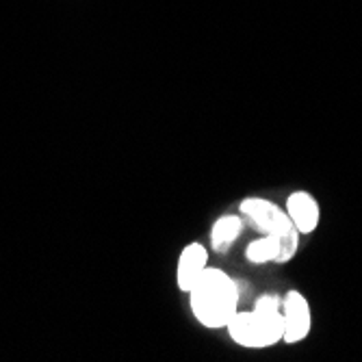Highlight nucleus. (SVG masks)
<instances>
[{
  "mask_svg": "<svg viewBox=\"0 0 362 362\" xmlns=\"http://www.w3.org/2000/svg\"><path fill=\"white\" fill-rule=\"evenodd\" d=\"M187 298L193 319L206 330H226L230 319L241 308L239 282L228 272L211 265L191 286Z\"/></svg>",
  "mask_w": 362,
  "mask_h": 362,
  "instance_id": "f257e3e1",
  "label": "nucleus"
},
{
  "mask_svg": "<svg viewBox=\"0 0 362 362\" xmlns=\"http://www.w3.org/2000/svg\"><path fill=\"white\" fill-rule=\"evenodd\" d=\"M239 213L243 215V219H247L252 223V228L258 235H267V237L278 239V243H280L278 265H286V262H291L295 256H298L302 235L298 233V228L293 226L284 206H278L276 202L267 200V197L250 195L241 200Z\"/></svg>",
  "mask_w": 362,
  "mask_h": 362,
  "instance_id": "f03ea898",
  "label": "nucleus"
},
{
  "mask_svg": "<svg viewBox=\"0 0 362 362\" xmlns=\"http://www.w3.org/2000/svg\"><path fill=\"white\" fill-rule=\"evenodd\" d=\"M226 332L235 345L243 349H269L282 343L284 323L282 310L247 308L237 310V315L226 325Z\"/></svg>",
  "mask_w": 362,
  "mask_h": 362,
  "instance_id": "7ed1b4c3",
  "label": "nucleus"
},
{
  "mask_svg": "<svg viewBox=\"0 0 362 362\" xmlns=\"http://www.w3.org/2000/svg\"><path fill=\"white\" fill-rule=\"evenodd\" d=\"M282 323H284L282 343H286V345L304 343L310 337V332H313V306L302 291L288 288L282 295Z\"/></svg>",
  "mask_w": 362,
  "mask_h": 362,
  "instance_id": "20e7f679",
  "label": "nucleus"
},
{
  "mask_svg": "<svg viewBox=\"0 0 362 362\" xmlns=\"http://www.w3.org/2000/svg\"><path fill=\"white\" fill-rule=\"evenodd\" d=\"M286 215L291 217L293 226L298 228V233L302 237L313 235L315 230L321 223V206L317 202V197L310 191H293L286 197V204H284Z\"/></svg>",
  "mask_w": 362,
  "mask_h": 362,
  "instance_id": "39448f33",
  "label": "nucleus"
},
{
  "mask_svg": "<svg viewBox=\"0 0 362 362\" xmlns=\"http://www.w3.org/2000/svg\"><path fill=\"white\" fill-rule=\"evenodd\" d=\"M209 267V247L202 241H191L187 243L176 262V286L180 293H189L191 286L200 280L204 269Z\"/></svg>",
  "mask_w": 362,
  "mask_h": 362,
  "instance_id": "423d86ee",
  "label": "nucleus"
},
{
  "mask_svg": "<svg viewBox=\"0 0 362 362\" xmlns=\"http://www.w3.org/2000/svg\"><path fill=\"white\" fill-rule=\"evenodd\" d=\"M245 228V219L241 213H226L219 215L209 233V250L215 254H228L233 245L239 241Z\"/></svg>",
  "mask_w": 362,
  "mask_h": 362,
  "instance_id": "0eeeda50",
  "label": "nucleus"
},
{
  "mask_svg": "<svg viewBox=\"0 0 362 362\" xmlns=\"http://www.w3.org/2000/svg\"><path fill=\"white\" fill-rule=\"evenodd\" d=\"M245 258H247V262H252V265H269V262H276L278 265V258H280L278 239L260 235L245 247Z\"/></svg>",
  "mask_w": 362,
  "mask_h": 362,
  "instance_id": "6e6552de",
  "label": "nucleus"
}]
</instances>
